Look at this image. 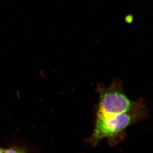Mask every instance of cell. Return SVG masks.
<instances>
[{
	"label": "cell",
	"mask_w": 153,
	"mask_h": 153,
	"mask_svg": "<svg viewBox=\"0 0 153 153\" xmlns=\"http://www.w3.org/2000/svg\"><path fill=\"white\" fill-rule=\"evenodd\" d=\"M96 91L99 95L97 111L104 114H118L146 107L144 99L140 98L134 101L127 97L120 79H114L108 87L99 84Z\"/></svg>",
	"instance_id": "obj_2"
},
{
	"label": "cell",
	"mask_w": 153,
	"mask_h": 153,
	"mask_svg": "<svg viewBox=\"0 0 153 153\" xmlns=\"http://www.w3.org/2000/svg\"><path fill=\"white\" fill-rule=\"evenodd\" d=\"M149 115L147 107L137 110L114 114H106L97 111L93 132L84 140L88 145L96 147L106 138L111 146H115L126 136V130L133 124L146 119Z\"/></svg>",
	"instance_id": "obj_1"
},
{
	"label": "cell",
	"mask_w": 153,
	"mask_h": 153,
	"mask_svg": "<svg viewBox=\"0 0 153 153\" xmlns=\"http://www.w3.org/2000/svg\"><path fill=\"white\" fill-rule=\"evenodd\" d=\"M23 148L14 146L9 149H4V153H25L26 152Z\"/></svg>",
	"instance_id": "obj_3"
},
{
	"label": "cell",
	"mask_w": 153,
	"mask_h": 153,
	"mask_svg": "<svg viewBox=\"0 0 153 153\" xmlns=\"http://www.w3.org/2000/svg\"><path fill=\"white\" fill-rule=\"evenodd\" d=\"M4 153V149L0 148V153Z\"/></svg>",
	"instance_id": "obj_4"
}]
</instances>
